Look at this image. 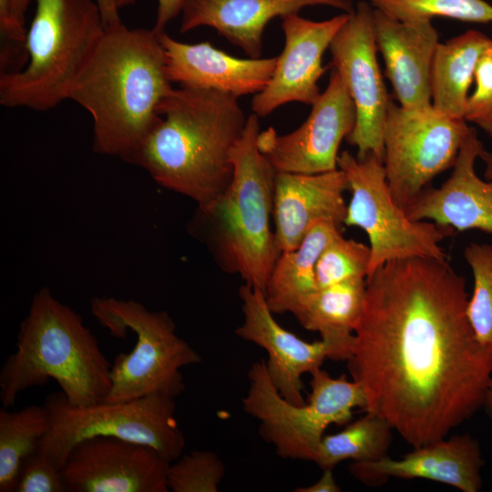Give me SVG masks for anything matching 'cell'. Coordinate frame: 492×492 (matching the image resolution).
I'll return each mask as SVG.
<instances>
[{"label": "cell", "mask_w": 492, "mask_h": 492, "mask_svg": "<svg viewBox=\"0 0 492 492\" xmlns=\"http://www.w3.org/2000/svg\"><path fill=\"white\" fill-rule=\"evenodd\" d=\"M432 106L406 108L390 98L383 131V165L392 197L403 209L432 179L452 168L470 128Z\"/></svg>", "instance_id": "8fae6325"}, {"label": "cell", "mask_w": 492, "mask_h": 492, "mask_svg": "<svg viewBox=\"0 0 492 492\" xmlns=\"http://www.w3.org/2000/svg\"><path fill=\"white\" fill-rule=\"evenodd\" d=\"M90 311L110 333L137 336L133 350L118 354L111 365V388L107 403L128 402L149 395L177 397L185 390L181 368L200 363V355L176 333L164 311H149L134 300L95 297Z\"/></svg>", "instance_id": "52a82bcc"}, {"label": "cell", "mask_w": 492, "mask_h": 492, "mask_svg": "<svg viewBox=\"0 0 492 492\" xmlns=\"http://www.w3.org/2000/svg\"><path fill=\"white\" fill-rule=\"evenodd\" d=\"M374 9L405 22L446 17L471 23H492V5L484 0H367Z\"/></svg>", "instance_id": "83f0119b"}, {"label": "cell", "mask_w": 492, "mask_h": 492, "mask_svg": "<svg viewBox=\"0 0 492 492\" xmlns=\"http://www.w3.org/2000/svg\"><path fill=\"white\" fill-rule=\"evenodd\" d=\"M16 338V351L0 371L5 407L13 406L22 391L43 386L49 379L57 382L71 405L105 402L112 364L81 316L48 288L34 294Z\"/></svg>", "instance_id": "277c9868"}, {"label": "cell", "mask_w": 492, "mask_h": 492, "mask_svg": "<svg viewBox=\"0 0 492 492\" xmlns=\"http://www.w3.org/2000/svg\"><path fill=\"white\" fill-rule=\"evenodd\" d=\"M374 33L399 105L431 107V67L440 43L432 21H400L374 8Z\"/></svg>", "instance_id": "d6986e66"}, {"label": "cell", "mask_w": 492, "mask_h": 492, "mask_svg": "<svg viewBox=\"0 0 492 492\" xmlns=\"http://www.w3.org/2000/svg\"><path fill=\"white\" fill-rule=\"evenodd\" d=\"M491 42L484 33L471 29L438 44L430 74L432 107L436 111L463 118L477 64Z\"/></svg>", "instance_id": "d4e9b609"}, {"label": "cell", "mask_w": 492, "mask_h": 492, "mask_svg": "<svg viewBox=\"0 0 492 492\" xmlns=\"http://www.w3.org/2000/svg\"><path fill=\"white\" fill-rule=\"evenodd\" d=\"M484 149L477 130L470 128L451 175L440 187L424 189L405 207L407 216L459 231L479 230L492 234V180H483L475 169Z\"/></svg>", "instance_id": "e0dca14e"}, {"label": "cell", "mask_w": 492, "mask_h": 492, "mask_svg": "<svg viewBox=\"0 0 492 492\" xmlns=\"http://www.w3.org/2000/svg\"><path fill=\"white\" fill-rule=\"evenodd\" d=\"M466 281L446 260H395L366 277L347 367L384 418L418 447L484 406L492 350L469 323Z\"/></svg>", "instance_id": "6da1fadb"}, {"label": "cell", "mask_w": 492, "mask_h": 492, "mask_svg": "<svg viewBox=\"0 0 492 492\" xmlns=\"http://www.w3.org/2000/svg\"><path fill=\"white\" fill-rule=\"evenodd\" d=\"M171 84L159 34L119 23L105 27L68 99L92 117L94 151L126 161L157 122Z\"/></svg>", "instance_id": "3957f363"}, {"label": "cell", "mask_w": 492, "mask_h": 492, "mask_svg": "<svg viewBox=\"0 0 492 492\" xmlns=\"http://www.w3.org/2000/svg\"><path fill=\"white\" fill-rule=\"evenodd\" d=\"M464 257L474 278L466 314L477 341L492 350V244L469 243Z\"/></svg>", "instance_id": "f1b7e54d"}, {"label": "cell", "mask_w": 492, "mask_h": 492, "mask_svg": "<svg viewBox=\"0 0 492 492\" xmlns=\"http://www.w3.org/2000/svg\"><path fill=\"white\" fill-rule=\"evenodd\" d=\"M169 464L148 445L97 436L70 450L61 472L67 492H168Z\"/></svg>", "instance_id": "5bb4252c"}, {"label": "cell", "mask_w": 492, "mask_h": 492, "mask_svg": "<svg viewBox=\"0 0 492 492\" xmlns=\"http://www.w3.org/2000/svg\"><path fill=\"white\" fill-rule=\"evenodd\" d=\"M49 426L44 405L15 412L0 409V492H15L23 460L37 450Z\"/></svg>", "instance_id": "484cf974"}, {"label": "cell", "mask_w": 492, "mask_h": 492, "mask_svg": "<svg viewBox=\"0 0 492 492\" xmlns=\"http://www.w3.org/2000/svg\"><path fill=\"white\" fill-rule=\"evenodd\" d=\"M331 65L342 77L356 109V122L345 138L357 157L374 154L383 160V131L390 97L376 58L374 8L360 1L329 46Z\"/></svg>", "instance_id": "7c38bea8"}, {"label": "cell", "mask_w": 492, "mask_h": 492, "mask_svg": "<svg viewBox=\"0 0 492 492\" xmlns=\"http://www.w3.org/2000/svg\"><path fill=\"white\" fill-rule=\"evenodd\" d=\"M481 452L468 435L442 438L415 449L400 459L385 456L378 460L354 462L351 474L368 486H379L389 477L425 478L452 486L463 492L481 487Z\"/></svg>", "instance_id": "ac0fdd59"}, {"label": "cell", "mask_w": 492, "mask_h": 492, "mask_svg": "<svg viewBox=\"0 0 492 492\" xmlns=\"http://www.w3.org/2000/svg\"><path fill=\"white\" fill-rule=\"evenodd\" d=\"M295 492H339L341 487L337 485L333 469H323L322 477L308 487H297Z\"/></svg>", "instance_id": "e575fe53"}, {"label": "cell", "mask_w": 492, "mask_h": 492, "mask_svg": "<svg viewBox=\"0 0 492 492\" xmlns=\"http://www.w3.org/2000/svg\"><path fill=\"white\" fill-rule=\"evenodd\" d=\"M341 226L333 220L315 222L300 245L282 251L264 289L267 304L273 313H294L315 290V266L325 247L338 235Z\"/></svg>", "instance_id": "cb8c5ba5"}, {"label": "cell", "mask_w": 492, "mask_h": 492, "mask_svg": "<svg viewBox=\"0 0 492 492\" xmlns=\"http://www.w3.org/2000/svg\"><path fill=\"white\" fill-rule=\"evenodd\" d=\"M479 159H481L485 164L484 176L486 179L492 180V152L487 151L484 149Z\"/></svg>", "instance_id": "74e56055"}, {"label": "cell", "mask_w": 492, "mask_h": 492, "mask_svg": "<svg viewBox=\"0 0 492 492\" xmlns=\"http://www.w3.org/2000/svg\"><path fill=\"white\" fill-rule=\"evenodd\" d=\"M474 80L476 87L468 96L463 118L492 137V60L487 51L477 64Z\"/></svg>", "instance_id": "d6a6232c"}, {"label": "cell", "mask_w": 492, "mask_h": 492, "mask_svg": "<svg viewBox=\"0 0 492 492\" xmlns=\"http://www.w3.org/2000/svg\"><path fill=\"white\" fill-rule=\"evenodd\" d=\"M484 407L487 409V413L492 416V383L487 393Z\"/></svg>", "instance_id": "f35d334b"}, {"label": "cell", "mask_w": 492, "mask_h": 492, "mask_svg": "<svg viewBox=\"0 0 492 492\" xmlns=\"http://www.w3.org/2000/svg\"><path fill=\"white\" fill-rule=\"evenodd\" d=\"M102 15L105 27L122 23L118 0H95Z\"/></svg>", "instance_id": "d590c367"}, {"label": "cell", "mask_w": 492, "mask_h": 492, "mask_svg": "<svg viewBox=\"0 0 492 492\" xmlns=\"http://www.w3.org/2000/svg\"><path fill=\"white\" fill-rule=\"evenodd\" d=\"M356 122L354 103L336 70L326 89L312 105L295 130L278 135L273 128L260 131L259 150L278 172L318 174L338 169L339 148Z\"/></svg>", "instance_id": "4fadbf2b"}, {"label": "cell", "mask_w": 492, "mask_h": 492, "mask_svg": "<svg viewBox=\"0 0 492 492\" xmlns=\"http://www.w3.org/2000/svg\"><path fill=\"white\" fill-rule=\"evenodd\" d=\"M346 190V177L340 169L318 174L277 171L272 220L280 251L297 248L319 220H333L342 227L347 209Z\"/></svg>", "instance_id": "ffe728a7"}, {"label": "cell", "mask_w": 492, "mask_h": 492, "mask_svg": "<svg viewBox=\"0 0 492 492\" xmlns=\"http://www.w3.org/2000/svg\"><path fill=\"white\" fill-rule=\"evenodd\" d=\"M259 117L247 118L231 154L232 179L219 198L198 206L190 227L226 272L264 292L282 251L271 228L276 169L259 150Z\"/></svg>", "instance_id": "5b68a950"}, {"label": "cell", "mask_w": 492, "mask_h": 492, "mask_svg": "<svg viewBox=\"0 0 492 492\" xmlns=\"http://www.w3.org/2000/svg\"><path fill=\"white\" fill-rule=\"evenodd\" d=\"M487 54L488 56H490L491 60H492V42L487 49Z\"/></svg>", "instance_id": "ab89813d"}, {"label": "cell", "mask_w": 492, "mask_h": 492, "mask_svg": "<svg viewBox=\"0 0 492 492\" xmlns=\"http://www.w3.org/2000/svg\"><path fill=\"white\" fill-rule=\"evenodd\" d=\"M136 0H118L119 8L134 3ZM157 16L154 31L160 34L165 32V27L169 21L174 19L182 10L184 0H157Z\"/></svg>", "instance_id": "836d02e7"}, {"label": "cell", "mask_w": 492, "mask_h": 492, "mask_svg": "<svg viewBox=\"0 0 492 492\" xmlns=\"http://www.w3.org/2000/svg\"><path fill=\"white\" fill-rule=\"evenodd\" d=\"M310 5H328L352 14V0H184L180 33L210 26L250 58H261L267 24Z\"/></svg>", "instance_id": "7402d4cb"}, {"label": "cell", "mask_w": 492, "mask_h": 492, "mask_svg": "<svg viewBox=\"0 0 492 492\" xmlns=\"http://www.w3.org/2000/svg\"><path fill=\"white\" fill-rule=\"evenodd\" d=\"M169 464L168 487L173 492H217L225 475L219 456L209 450H195Z\"/></svg>", "instance_id": "4dcf8cb0"}, {"label": "cell", "mask_w": 492, "mask_h": 492, "mask_svg": "<svg viewBox=\"0 0 492 492\" xmlns=\"http://www.w3.org/2000/svg\"><path fill=\"white\" fill-rule=\"evenodd\" d=\"M239 296L243 322L236 335L265 350L268 374L282 397L295 405L305 404L302 376L321 368L326 358L333 360L331 345L322 339L306 342L281 326L261 289L245 283Z\"/></svg>", "instance_id": "2e32d148"}, {"label": "cell", "mask_w": 492, "mask_h": 492, "mask_svg": "<svg viewBox=\"0 0 492 492\" xmlns=\"http://www.w3.org/2000/svg\"><path fill=\"white\" fill-rule=\"evenodd\" d=\"M238 98L214 89L173 87L159 106L157 122L126 162L197 206L210 204L232 179L231 150L248 118Z\"/></svg>", "instance_id": "7a4b0ae2"}, {"label": "cell", "mask_w": 492, "mask_h": 492, "mask_svg": "<svg viewBox=\"0 0 492 492\" xmlns=\"http://www.w3.org/2000/svg\"><path fill=\"white\" fill-rule=\"evenodd\" d=\"M31 0H9L11 12L15 18L25 26L26 14Z\"/></svg>", "instance_id": "8d00e7d4"}, {"label": "cell", "mask_w": 492, "mask_h": 492, "mask_svg": "<svg viewBox=\"0 0 492 492\" xmlns=\"http://www.w3.org/2000/svg\"><path fill=\"white\" fill-rule=\"evenodd\" d=\"M104 31L95 0H36L25 42L27 62L0 74V104L46 111L68 99Z\"/></svg>", "instance_id": "8992f818"}, {"label": "cell", "mask_w": 492, "mask_h": 492, "mask_svg": "<svg viewBox=\"0 0 492 492\" xmlns=\"http://www.w3.org/2000/svg\"><path fill=\"white\" fill-rule=\"evenodd\" d=\"M174 397L154 394L128 402L71 405L64 393L49 394L44 402L50 426L37 450L62 468L70 450L80 441L109 436L148 445L167 460H177L185 446L175 418Z\"/></svg>", "instance_id": "9c48e42d"}, {"label": "cell", "mask_w": 492, "mask_h": 492, "mask_svg": "<svg viewBox=\"0 0 492 492\" xmlns=\"http://www.w3.org/2000/svg\"><path fill=\"white\" fill-rule=\"evenodd\" d=\"M392 430L384 418L366 413L341 432L323 436L313 462L323 470L333 469L348 459L354 462L378 460L387 456Z\"/></svg>", "instance_id": "4316f807"}, {"label": "cell", "mask_w": 492, "mask_h": 492, "mask_svg": "<svg viewBox=\"0 0 492 492\" xmlns=\"http://www.w3.org/2000/svg\"><path fill=\"white\" fill-rule=\"evenodd\" d=\"M15 492H67L61 469L36 450L21 464Z\"/></svg>", "instance_id": "1f68e13d"}, {"label": "cell", "mask_w": 492, "mask_h": 492, "mask_svg": "<svg viewBox=\"0 0 492 492\" xmlns=\"http://www.w3.org/2000/svg\"><path fill=\"white\" fill-rule=\"evenodd\" d=\"M370 247L342 234L333 239L321 253L315 266L317 288H323L353 278H366Z\"/></svg>", "instance_id": "f546056e"}, {"label": "cell", "mask_w": 492, "mask_h": 492, "mask_svg": "<svg viewBox=\"0 0 492 492\" xmlns=\"http://www.w3.org/2000/svg\"><path fill=\"white\" fill-rule=\"evenodd\" d=\"M366 278H353L312 292L293 313L306 330L317 332L333 350V360L347 361L364 308Z\"/></svg>", "instance_id": "603a6c76"}, {"label": "cell", "mask_w": 492, "mask_h": 492, "mask_svg": "<svg viewBox=\"0 0 492 492\" xmlns=\"http://www.w3.org/2000/svg\"><path fill=\"white\" fill-rule=\"evenodd\" d=\"M349 16L344 13L323 21H312L298 14L282 18L285 44L277 58L268 86L254 95L251 110L270 115L289 102L313 105L321 95L318 81L325 71L322 57Z\"/></svg>", "instance_id": "9a60e30c"}, {"label": "cell", "mask_w": 492, "mask_h": 492, "mask_svg": "<svg viewBox=\"0 0 492 492\" xmlns=\"http://www.w3.org/2000/svg\"><path fill=\"white\" fill-rule=\"evenodd\" d=\"M159 38L172 83L214 89L237 97L261 92L272 79L278 58H238L209 41L186 44L166 32L160 33Z\"/></svg>", "instance_id": "44dd1931"}, {"label": "cell", "mask_w": 492, "mask_h": 492, "mask_svg": "<svg viewBox=\"0 0 492 492\" xmlns=\"http://www.w3.org/2000/svg\"><path fill=\"white\" fill-rule=\"evenodd\" d=\"M337 164L345 174L352 195L343 224L364 230L369 239L367 276L395 260L446 259L440 244L455 230L427 220H411L392 197L381 159L372 153L358 158L343 150Z\"/></svg>", "instance_id": "30bf717a"}, {"label": "cell", "mask_w": 492, "mask_h": 492, "mask_svg": "<svg viewBox=\"0 0 492 492\" xmlns=\"http://www.w3.org/2000/svg\"><path fill=\"white\" fill-rule=\"evenodd\" d=\"M310 374L309 399L295 405L276 389L265 361L253 363L248 372L243 410L260 422L261 437L282 458L313 461L326 428L350 422L354 408L366 407L364 392L357 382L348 381L344 374L333 378L322 368Z\"/></svg>", "instance_id": "ba28073f"}]
</instances>
